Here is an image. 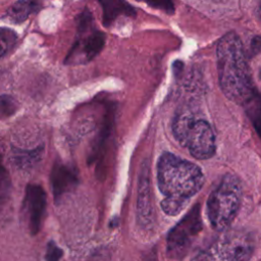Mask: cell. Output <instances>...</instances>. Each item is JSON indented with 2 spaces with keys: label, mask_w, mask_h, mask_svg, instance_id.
I'll use <instances>...</instances> for the list:
<instances>
[{
  "label": "cell",
  "mask_w": 261,
  "mask_h": 261,
  "mask_svg": "<svg viewBox=\"0 0 261 261\" xmlns=\"http://www.w3.org/2000/svg\"><path fill=\"white\" fill-rule=\"evenodd\" d=\"M205 181L201 168L174 154L165 152L157 162V184L164 196L162 210L171 216L177 215L188 205Z\"/></svg>",
  "instance_id": "obj_1"
},
{
  "label": "cell",
  "mask_w": 261,
  "mask_h": 261,
  "mask_svg": "<svg viewBox=\"0 0 261 261\" xmlns=\"http://www.w3.org/2000/svg\"><path fill=\"white\" fill-rule=\"evenodd\" d=\"M220 88L230 101L245 105L255 94L245 50L234 32L223 35L216 49Z\"/></svg>",
  "instance_id": "obj_2"
},
{
  "label": "cell",
  "mask_w": 261,
  "mask_h": 261,
  "mask_svg": "<svg viewBox=\"0 0 261 261\" xmlns=\"http://www.w3.org/2000/svg\"><path fill=\"white\" fill-rule=\"evenodd\" d=\"M242 197L239 178L225 174L207 200V217L213 229L220 232L227 230L239 212Z\"/></svg>",
  "instance_id": "obj_3"
},
{
  "label": "cell",
  "mask_w": 261,
  "mask_h": 261,
  "mask_svg": "<svg viewBox=\"0 0 261 261\" xmlns=\"http://www.w3.org/2000/svg\"><path fill=\"white\" fill-rule=\"evenodd\" d=\"M172 133L177 142L197 159H209L215 153V137L210 124L189 113L177 115L172 122Z\"/></svg>",
  "instance_id": "obj_4"
},
{
  "label": "cell",
  "mask_w": 261,
  "mask_h": 261,
  "mask_svg": "<svg viewBox=\"0 0 261 261\" xmlns=\"http://www.w3.org/2000/svg\"><path fill=\"white\" fill-rule=\"evenodd\" d=\"M255 248L251 232L226 231L201 249L191 261H249Z\"/></svg>",
  "instance_id": "obj_5"
},
{
  "label": "cell",
  "mask_w": 261,
  "mask_h": 261,
  "mask_svg": "<svg viewBox=\"0 0 261 261\" xmlns=\"http://www.w3.org/2000/svg\"><path fill=\"white\" fill-rule=\"evenodd\" d=\"M104 45V33L95 30L92 14L85 10L80 16L79 36L66 55L64 63L80 64L89 62L100 53Z\"/></svg>",
  "instance_id": "obj_6"
},
{
  "label": "cell",
  "mask_w": 261,
  "mask_h": 261,
  "mask_svg": "<svg viewBox=\"0 0 261 261\" xmlns=\"http://www.w3.org/2000/svg\"><path fill=\"white\" fill-rule=\"evenodd\" d=\"M203 227L200 205L197 204L180 219L167 236V254L170 258H182L194 239Z\"/></svg>",
  "instance_id": "obj_7"
},
{
  "label": "cell",
  "mask_w": 261,
  "mask_h": 261,
  "mask_svg": "<svg viewBox=\"0 0 261 261\" xmlns=\"http://www.w3.org/2000/svg\"><path fill=\"white\" fill-rule=\"evenodd\" d=\"M46 193L39 185L30 184L25 188L22 211L32 234L39 232L46 210Z\"/></svg>",
  "instance_id": "obj_8"
},
{
  "label": "cell",
  "mask_w": 261,
  "mask_h": 261,
  "mask_svg": "<svg viewBox=\"0 0 261 261\" xmlns=\"http://www.w3.org/2000/svg\"><path fill=\"white\" fill-rule=\"evenodd\" d=\"M50 179L54 198L58 199L76 185L77 174L73 167L56 162L52 168Z\"/></svg>",
  "instance_id": "obj_9"
},
{
  "label": "cell",
  "mask_w": 261,
  "mask_h": 261,
  "mask_svg": "<svg viewBox=\"0 0 261 261\" xmlns=\"http://www.w3.org/2000/svg\"><path fill=\"white\" fill-rule=\"evenodd\" d=\"M103 9V23L110 27L117 19L122 17H134L136 11L125 0H98Z\"/></svg>",
  "instance_id": "obj_10"
},
{
  "label": "cell",
  "mask_w": 261,
  "mask_h": 261,
  "mask_svg": "<svg viewBox=\"0 0 261 261\" xmlns=\"http://www.w3.org/2000/svg\"><path fill=\"white\" fill-rule=\"evenodd\" d=\"M41 8V0H18L7 11V17L16 23L24 21Z\"/></svg>",
  "instance_id": "obj_11"
},
{
  "label": "cell",
  "mask_w": 261,
  "mask_h": 261,
  "mask_svg": "<svg viewBox=\"0 0 261 261\" xmlns=\"http://www.w3.org/2000/svg\"><path fill=\"white\" fill-rule=\"evenodd\" d=\"M11 190V180L7 169L3 166L0 159V213L6 205Z\"/></svg>",
  "instance_id": "obj_12"
},
{
  "label": "cell",
  "mask_w": 261,
  "mask_h": 261,
  "mask_svg": "<svg viewBox=\"0 0 261 261\" xmlns=\"http://www.w3.org/2000/svg\"><path fill=\"white\" fill-rule=\"evenodd\" d=\"M18 107L16 100L9 95L0 96V117L6 118L12 115Z\"/></svg>",
  "instance_id": "obj_13"
},
{
  "label": "cell",
  "mask_w": 261,
  "mask_h": 261,
  "mask_svg": "<svg viewBox=\"0 0 261 261\" xmlns=\"http://www.w3.org/2000/svg\"><path fill=\"white\" fill-rule=\"evenodd\" d=\"M16 40V35L13 31L1 28L0 29V57L3 56L7 50L13 46Z\"/></svg>",
  "instance_id": "obj_14"
},
{
  "label": "cell",
  "mask_w": 261,
  "mask_h": 261,
  "mask_svg": "<svg viewBox=\"0 0 261 261\" xmlns=\"http://www.w3.org/2000/svg\"><path fill=\"white\" fill-rule=\"evenodd\" d=\"M248 114L250 115L252 121L255 123L256 127L259 126V119H260V99L258 93H256L245 105Z\"/></svg>",
  "instance_id": "obj_15"
},
{
  "label": "cell",
  "mask_w": 261,
  "mask_h": 261,
  "mask_svg": "<svg viewBox=\"0 0 261 261\" xmlns=\"http://www.w3.org/2000/svg\"><path fill=\"white\" fill-rule=\"evenodd\" d=\"M144 194L140 195L139 198V208L141 210V214H147V216L149 217V211L151 210V205H150V199H149V182H148V178L147 181L140 188Z\"/></svg>",
  "instance_id": "obj_16"
},
{
  "label": "cell",
  "mask_w": 261,
  "mask_h": 261,
  "mask_svg": "<svg viewBox=\"0 0 261 261\" xmlns=\"http://www.w3.org/2000/svg\"><path fill=\"white\" fill-rule=\"evenodd\" d=\"M138 1H143L147 3L149 6L156 9H160L168 14H172L174 11L173 0H138Z\"/></svg>",
  "instance_id": "obj_17"
},
{
  "label": "cell",
  "mask_w": 261,
  "mask_h": 261,
  "mask_svg": "<svg viewBox=\"0 0 261 261\" xmlns=\"http://www.w3.org/2000/svg\"><path fill=\"white\" fill-rule=\"evenodd\" d=\"M38 151H29V152H22V151H18L15 156H14V160L15 162L19 165V166H23L27 165L28 163L31 164L32 162H34L36 159H38Z\"/></svg>",
  "instance_id": "obj_18"
},
{
  "label": "cell",
  "mask_w": 261,
  "mask_h": 261,
  "mask_svg": "<svg viewBox=\"0 0 261 261\" xmlns=\"http://www.w3.org/2000/svg\"><path fill=\"white\" fill-rule=\"evenodd\" d=\"M62 256V250L53 242H49L46 251V261H59Z\"/></svg>",
  "instance_id": "obj_19"
},
{
  "label": "cell",
  "mask_w": 261,
  "mask_h": 261,
  "mask_svg": "<svg viewBox=\"0 0 261 261\" xmlns=\"http://www.w3.org/2000/svg\"><path fill=\"white\" fill-rule=\"evenodd\" d=\"M260 51V37L256 36L252 39L251 42V47H250V54L251 55H256Z\"/></svg>",
  "instance_id": "obj_20"
}]
</instances>
